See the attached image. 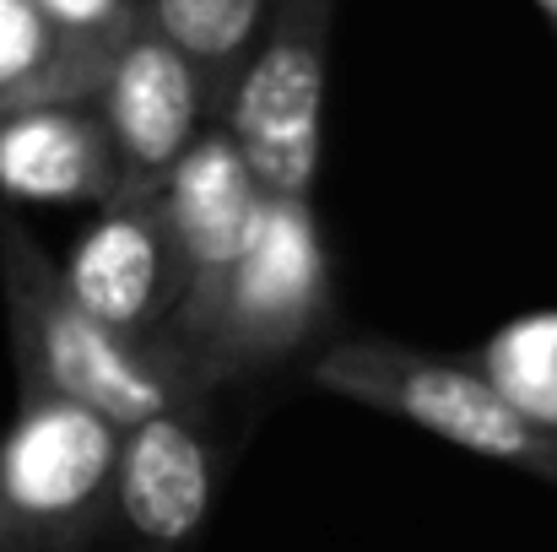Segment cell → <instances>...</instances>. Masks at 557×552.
Instances as JSON below:
<instances>
[{
    "mask_svg": "<svg viewBox=\"0 0 557 552\" xmlns=\"http://www.w3.org/2000/svg\"><path fill=\"white\" fill-rule=\"evenodd\" d=\"M92 103L114 147L120 189H163L189 142L206 125H216L195 65L163 38L152 16H141L114 49Z\"/></svg>",
    "mask_w": 557,
    "mask_h": 552,
    "instance_id": "cell-8",
    "label": "cell"
},
{
    "mask_svg": "<svg viewBox=\"0 0 557 552\" xmlns=\"http://www.w3.org/2000/svg\"><path fill=\"white\" fill-rule=\"evenodd\" d=\"M0 271H5V309H11V347L16 379L54 390L114 428H136L141 417L206 395L180 353L141 347L98 326L60 282L49 255L16 217H0Z\"/></svg>",
    "mask_w": 557,
    "mask_h": 552,
    "instance_id": "cell-1",
    "label": "cell"
},
{
    "mask_svg": "<svg viewBox=\"0 0 557 552\" xmlns=\"http://www.w3.org/2000/svg\"><path fill=\"white\" fill-rule=\"evenodd\" d=\"M98 76L60 44L38 0H0V109L38 98H92Z\"/></svg>",
    "mask_w": 557,
    "mask_h": 552,
    "instance_id": "cell-12",
    "label": "cell"
},
{
    "mask_svg": "<svg viewBox=\"0 0 557 552\" xmlns=\"http://www.w3.org/2000/svg\"><path fill=\"white\" fill-rule=\"evenodd\" d=\"M60 44L103 82L114 49L131 38V27L147 16V0H38Z\"/></svg>",
    "mask_w": 557,
    "mask_h": 552,
    "instance_id": "cell-14",
    "label": "cell"
},
{
    "mask_svg": "<svg viewBox=\"0 0 557 552\" xmlns=\"http://www.w3.org/2000/svg\"><path fill=\"white\" fill-rule=\"evenodd\" d=\"M542 11H547V16H553V22H557V0H542Z\"/></svg>",
    "mask_w": 557,
    "mask_h": 552,
    "instance_id": "cell-15",
    "label": "cell"
},
{
    "mask_svg": "<svg viewBox=\"0 0 557 552\" xmlns=\"http://www.w3.org/2000/svg\"><path fill=\"white\" fill-rule=\"evenodd\" d=\"M120 433L109 417L22 384L0 439V552H92L114 515Z\"/></svg>",
    "mask_w": 557,
    "mask_h": 552,
    "instance_id": "cell-2",
    "label": "cell"
},
{
    "mask_svg": "<svg viewBox=\"0 0 557 552\" xmlns=\"http://www.w3.org/2000/svg\"><path fill=\"white\" fill-rule=\"evenodd\" d=\"M114 147L92 98H38L0 109V195L11 200H109Z\"/></svg>",
    "mask_w": 557,
    "mask_h": 552,
    "instance_id": "cell-10",
    "label": "cell"
},
{
    "mask_svg": "<svg viewBox=\"0 0 557 552\" xmlns=\"http://www.w3.org/2000/svg\"><path fill=\"white\" fill-rule=\"evenodd\" d=\"M314 384L406 417L471 455L520 466L557 488V433L525 417L482 368L449 364L400 342H336L314 358Z\"/></svg>",
    "mask_w": 557,
    "mask_h": 552,
    "instance_id": "cell-3",
    "label": "cell"
},
{
    "mask_svg": "<svg viewBox=\"0 0 557 552\" xmlns=\"http://www.w3.org/2000/svg\"><path fill=\"white\" fill-rule=\"evenodd\" d=\"M216 504V450L206 433V395L174 401L120 433L114 515L131 552H185Z\"/></svg>",
    "mask_w": 557,
    "mask_h": 552,
    "instance_id": "cell-9",
    "label": "cell"
},
{
    "mask_svg": "<svg viewBox=\"0 0 557 552\" xmlns=\"http://www.w3.org/2000/svg\"><path fill=\"white\" fill-rule=\"evenodd\" d=\"M336 0H271L260 44L222 109V131L265 195H309L320 169L325 49Z\"/></svg>",
    "mask_w": 557,
    "mask_h": 552,
    "instance_id": "cell-5",
    "label": "cell"
},
{
    "mask_svg": "<svg viewBox=\"0 0 557 552\" xmlns=\"http://www.w3.org/2000/svg\"><path fill=\"white\" fill-rule=\"evenodd\" d=\"M265 200L271 195L249 174L244 152L233 147V136L222 125H206L189 142L185 158L174 163V174L163 180V206H169L180 260H185V298H180V315L169 331V353H180L185 364L195 358V347L222 304V287L255 238Z\"/></svg>",
    "mask_w": 557,
    "mask_h": 552,
    "instance_id": "cell-7",
    "label": "cell"
},
{
    "mask_svg": "<svg viewBox=\"0 0 557 552\" xmlns=\"http://www.w3.org/2000/svg\"><path fill=\"white\" fill-rule=\"evenodd\" d=\"M325 309H331V271H325L314 206L309 195H271L189 358L195 384L211 390L249 368L287 358L325 320Z\"/></svg>",
    "mask_w": 557,
    "mask_h": 552,
    "instance_id": "cell-4",
    "label": "cell"
},
{
    "mask_svg": "<svg viewBox=\"0 0 557 552\" xmlns=\"http://www.w3.org/2000/svg\"><path fill=\"white\" fill-rule=\"evenodd\" d=\"M60 282L114 336L169 347L185 298V260L163 189H114L98 222L76 238Z\"/></svg>",
    "mask_w": 557,
    "mask_h": 552,
    "instance_id": "cell-6",
    "label": "cell"
},
{
    "mask_svg": "<svg viewBox=\"0 0 557 552\" xmlns=\"http://www.w3.org/2000/svg\"><path fill=\"white\" fill-rule=\"evenodd\" d=\"M482 373L542 428L557 433V315H531L493 336Z\"/></svg>",
    "mask_w": 557,
    "mask_h": 552,
    "instance_id": "cell-13",
    "label": "cell"
},
{
    "mask_svg": "<svg viewBox=\"0 0 557 552\" xmlns=\"http://www.w3.org/2000/svg\"><path fill=\"white\" fill-rule=\"evenodd\" d=\"M265 5L271 0H147V16L195 65L216 125H222V109H227L255 44H260Z\"/></svg>",
    "mask_w": 557,
    "mask_h": 552,
    "instance_id": "cell-11",
    "label": "cell"
}]
</instances>
